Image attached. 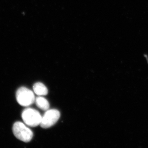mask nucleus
Here are the masks:
<instances>
[{
	"instance_id": "f257e3e1",
	"label": "nucleus",
	"mask_w": 148,
	"mask_h": 148,
	"mask_svg": "<svg viewBox=\"0 0 148 148\" xmlns=\"http://www.w3.org/2000/svg\"><path fill=\"white\" fill-rule=\"evenodd\" d=\"M12 131L17 139L25 143L30 142L34 135L32 130L21 122H16L14 124Z\"/></svg>"
},
{
	"instance_id": "f03ea898",
	"label": "nucleus",
	"mask_w": 148,
	"mask_h": 148,
	"mask_svg": "<svg viewBox=\"0 0 148 148\" xmlns=\"http://www.w3.org/2000/svg\"><path fill=\"white\" fill-rule=\"evenodd\" d=\"M21 117L27 125L30 127H35L40 124L42 116L37 110L28 108L23 111Z\"/></svg>"
},
{
	"instance_id": "7ed1b4c3",
	"label": "nucleus",
	"mask_w": 148,
	"mask_h": 148,
	"mask_svg": "<svg viewBox=\"0 0 148 148\" xmlns=\"http://www.w3.org/2000/svg\"><path fill=\"white\" fill-rule=\"evenodd\" d=\"M16 101L19 105L24 107H28L35 102L34 92L25 87L18 88L16 92Z\"/></svg>"
},
{
	"instance_id": "20e7f679",
	"label": "nucleus",
	"mask_w": 148,
	"mask_h": 148,
	"mask_svg": "<svg viewBox=\"0 0 148 148\" xmlns=\"http://www.w3.org/2000/svg\"><path fill=\"white\" fill-rule=\"evenodd\" d=\"M60 117V113L58 110H47L42 118L40 125L43 128H49L58 121Z\"/></svg>"
},
{
	"instance_id": "39448f33",
	"label": "nucleus",
	"mask_w": 148,
	"mask_h": 148,
	"mask_svg": "<svg viewBox=\"0 0 148 148\" xmlns=\"http://www.w3.org/2000/svg\"><path fill=\"white\" fill-rule=\"evenodd\" d=\"M33 90L36 95L39 96L47 95L48 93L47 88L41 82L35 83L33 86Z\"/></svg>"
},
{
	"instance_id": "423d86ee",
	"label": "nucleus",
	"mask_w": 148,
	"mask_h": 148,
	"mask_svg": "<svg viewBox=\"0 0 148 148\" xmlns=\"http://www.w3.org/2000/svg\"><path fill=\"white\" fill-rule=\"evenodd\" d=\"M36 105L39 108L44 111H47L49 108V104L48 101L44 97H37L35 99Z\"/></svg>"
}]
</instances>
